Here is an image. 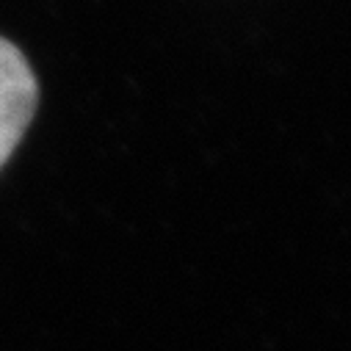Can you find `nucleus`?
Wrapping results in <instances>:
<instances>
[{
	"mask_svg": "<svg viewBox=\"0 0 351 351\" xmlns=\"http://www.w3.org/2000/svg\"><path fill=\"white\" fill-rule=\"evenodd\" d=\"M39 103L31 64L9 39L0 36V169L23 141Z\"/></svg>",
	"mask_w": 351,
	"mask_h": 351,
	"instance_id": "nucleus-1",
	"label": "nucleus"
}]
</instances>
